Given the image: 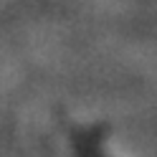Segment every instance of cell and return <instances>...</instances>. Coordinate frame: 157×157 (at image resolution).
<instances>
[{
	"mask_svg": "<svg viewBox=\"0 0 157 157\" xmlns=\"http://www.w3.org/2000/svg\"><path fill=\"white\" fill-rule=\"evenodd\" d=\"M84 152H86V157H101V155H96L94 147H84Z\"/></svg>",
	"mask_w": 157,
	"mask_h": 157,
	"instance_id": "obj_1",
	"label": "cell"
}]
</instances>
